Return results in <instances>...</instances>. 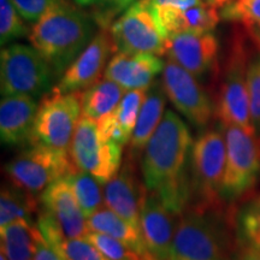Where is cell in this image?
I'll return each mask as SVG.
<instances>
[{"label":"cell","instance_id":"1","mask_svg":"<svg viewBox=\"0 0 260 260\" xmlns=\"http://www.w3.org/2000/svg\"><path fill=\"white\" fill-rule=\"evenodd\" d=\"M193 144L187 123L175 111L167 110L142 153L141 174L146 188L157 194L176 217L183 214L191 201Z\"/></svg>","mask_w":260,"mask_h":260},{"label":"cell","instance_id":"22","mask_svg":"<svg viewBox=\"0 0 260 260\" xmlns=\"http://www.w3.org/2000/svg\"><path fill=\"white\" fill-rule=\"evenodd\" d=\"M37 225L41 235L65 260H109L87 237H67L44 211H39Z\"/></svg>","mask_w":260,"mask_h":260},{"label":"cell","instance_id":"7","mask_svg":"<svg viewBox=\"0 0 260 260\" xmlns=\"http://www.w3.org/2000/svg\"><path fill=\"white\" fill-rule=\"evenodd\" d=\"M222 126L226 144V164L220 198L225 203H235L248 194L258 182L260 135L240 125Z\"/></svg>","mask_w":260,"mask_h":260},{"label":"cell","instance_id":"32","mask_svg":"<svg viewBox=\"0 0 260 260\" xmlns=\"http://www.w3.org/2000/svg\"><path fill=\"white\" fill-rule=\"evenodd\" d=\"M109 260H142L134 249L124 243L102 233L89 232L86 236Z\"/></svg>","mask_w":260,"mask_h":260},{"label":"cell","instance_id":"29","mask_svg":"<svg viewBox=\"0 0 260 260\" xmlns=\"http://www.w3.org/2000/svg\"><path fill=\"white\" fill-rule=\"evenodd\" d=\"M146 90L147 89L126 90L124 96L112 111L117 122L119 123V125L122 126L130 140H132V135L134 133L136 122H138L139 112L142 103H144Z\"/></svg>","mask_w":260,"mask_h":260},{"label":"cell","instance_id":"8","mask_svg":"<svg viewBox=\"0 0 260 260\" xmlns=\"http://www.w3.org/2000/svg\"><path fill=\"white\" fill-rule=\"evenodd\" d=\"M5 165L9 183L31 194L42 193L74 170L69 152L31 144Z\"/></svg>","mask_w":260,"mask_h":260},{"label":"cell","instance_id":"13","mask_svg":"<svg viewBox=\"0 0 260 260\" xmlns=\"http://www.w3.org/2000/svg\"><path fill=\"white\" fill-rule=\"evenodd\" d=\"M116 51L115 41L110 29L100 30L82 53L65 70L63 76L51 92L65 94L81 92L98 82L109 64L113 52Z\"/></svg>","mask_w":260,"mask_h":260},{"label":"cell","instance_id":"3","mask_svg":"<svg viewBox=\"0 0 260 260\" xmlns=\"http://www.w3.org/2000/svg\"><path fill=\"white\" fill-rule=\"evenodd\" d=\"M235 243L222 206L190 205L180 217L169 260H234Z\"/></svg>","mask_w":260,"mask_h":260},{"label":"cell","instance_id":"30","mask_svg":"<svg viewBox=\"0 0 260 260\" xmlns=\"http://www.w3.org/2000/svg\"><path fill=\"white\" fill-rule=\"evenodd\" d=\"M23 18L11 0H0V44L5 46L16 39L29 35Z\"/></svg>","mask_w":260,"mask_h":260},{"label":"cell","instance_id":"11","mask_svg":"<svg viewBox=\"0 0 260 260\" xmlns=\"http://www.w3.org/2000/svg\"><path fill=\"white\" fill-rule=\"evenodd\" d=\"M110 31L117 52L152 53L167 52L168 38L162 32L148 0H139L113 22Z\"/></svg>","mask_w":260,"mask_h":260},{"label":"cell","instance_id":"31","mask_svg":"<svg viewBox=\"0 0 260 260\" xmlns=\"http://www.w3.org/2000/svg\"><path fill=\"white\" fill-rule=\"evenodd\" d=\"M254 41L256 44V52H253V53L251 52V56H249L248 69H247V86H248L252 124L256 134L260 135V45L255 39Z\"/></svg>","mask_w":260,"mask_h":260},{"label":"cell","instance_id":"40","mask_svg":"<svg viewBox=\"0 0 260 260\" xmlns=\"http://www.w3.org/2000/svg\"><path fill=\"white\" fill-rule=\"evenodd\" d=\"M76 4H79L80 6H89L93 4H96L98 0H74Z\"/></svg>","mask_w":260,"mask_h":260},{"label":"cell","instance_id":"38","mask_svg":"<svg viewBox=\"0 0 260 260\" xmlns=\"http://www.w3.org/2000/svg\"><path fill=\"white\" fill-rule=\"evenodd\" d=\"M237 260H260V253L251 249H242V254Z\"/></svg>","mask_w":260,"mask_h":260},{"label":"cell","instance_id":"16","mask_svg":"<svg viewBox=\"0 0 260 260\" xmlns=\"http://www.w3.org/2000/svg\"><path fill=\"white\" fill-rule=\"evenodd\" d=\"M175 217L157 194L146 191L140 210V228L147 249L155 260H169L176 230Z\"/></svg>","mask_w":260,"mask_h":260},{"label":"cell","instance_id":"21","mask_svg":"<svg viewBox=\"0 0 260 260\" xmlns=\"http://www.w3.org/2000/svg\"><path fill=\"white\" fill-rule=\"evenodd\" d=\"M167 99L168 96L162 87L161 80H155L146 90L144 103L140 109L138 122L130 140L128 153L130 157L138 159L140 154L144 153L146 146L164 116Z\"/></svg>","mask_w":260,"mask_h":260},{"label":"cell","instance_id":"15","mask_svg":"<svg viewBox=\"0 0 260 260\" xmlns=\"http://www.w3.org/2000/svg\"><path fill=\"white\" fill-rule=\"evenodd\" d=\"M146 191L145 183L140 181L136 159L128 154L121 170L105 184L104 201L107 209L141 232L140 210Z\"/></svg>","mask_w":260,"mask_h":260},{"label":"cell","instance_id":"41","mask_svg":"<svg viewBox=\"0 0 260 260\" xmlns=\"http://www.w3.org/2000/svg\"><path fill=\"white\" fill-rule=\"evenodd\" d=\"M249 31H251V34L253 35V38L255 39L256 40V42H258V44L260 45V29L259 30H256V31H253V30H251V29H248Z\"/></svg>","mask_w":260,"mask_h":260},{"label":"cell","instance_id":"33","mask_svg":"<svg viewBox=\"0 0 260 260\" xmlns=\"http://www.w3.org/2000/svg\"><path fill=\"white\" fill-rule=\"evenodd\" d=\"M63 0H11L16 10L28 23H37L42 16Z\"/></svg>","mask_w":260,"mask_h":260},{"label":"cell","instance_id":"12","mask_svg":"<svg viewBox=\"0 0 260 260\" xmlns=\"http://www.w3.org/2000/svg\"><path fill=\"white\" fill-rule=\"evenodd\" d=\"M161 83L168 99L187 121L201 129L209 125L214 105L197 77L168 59L162 70Z\"/></svg>","mask_w":260,"mask_h":260},{"label":"cell","instance_id":"39","mask_svg":"<svg viewBox=\"0 0 260 260\" xmlns=\"http://www.w3.org/2000/svg\"><path fill=\"white\" fill-rule=\"evenodd\" d=\"M207 2H209L211 5L216 6V8L218 9V8H223V6L225 5L226 3L232 2V0H207Z\"/></svg>","mask_w":260,"mask_h":260},{"label":"cell","instance_id":"42","mask_svg":"<svg viewBox=\"0 0 260 260\" xmlns=\"http://www.w3.org/2000/svg\"><path fill=\"white\" fill-rule=\"evenodd\" d=\"M0 260H9L8 256H6V254L3 251H2V253H0Z\"/></svg>","mask_w":260,"mask_h":260},{"label":"cell","instance_id":"37","mask_svg":"<svg viewBox=\"0 0 260 260\" xmlns=\"http://www.w3.org/2000/svg\"><path fill=\"white\" fill-rule=\"evenodd\" d=\"M152 6H170V8L187 9L201 4L204 0H148Z\"/></svg>","mask_w":260,"mask_h":260},{"label":"cell","instance_id":"34","mask_svg":"<svg viewBox=\"0 0 260 260\" xmlns=\"http://www.w3.org/2000/svg\"><path fill=\"white\" fill-rule=\"evenodd\" d=\"M139 0H98L95 21L104 28L111 27V19L123 14Z\"/></svg>","mask_w":260,"mask_h":260},{"label":"cell","instance_id":"14","mask_svg":"<svg viewBox=\"0 0 260 260\" xmlns=\"http://www.w3.org/2000/svg\"><path fill=\"white\" fill-rule=\"evenodd\" d=\"M218 52V40L212 31L181 32L168 39L165 54L197 79H201L216 69Z\"/></svg>","mask_w":260,"mask_h":260},{"label":"cell","instance_id":"28","mask_svg":"<svg viewBox=\"0 0 260 260\" xmlns=\"http://www.w3.org/2000/svg\"><path fill=\"white\" fill-rule=\"evenodd\" d=\"M220 17L246 29H260V0H232L223 6Z\"/></svg>","mask_w":260,"mask_h":260},{"label":"cell","instance_id":"17","mask_svg":"<svg viewBox=\"0 0 260 260\" xmlns=\"http://www.w3.org/2000/svg\"><path fill=\"white\" fill-rule=\"evenodd\" d=\"M41 210L46 212L67 237H86L89 229L73 188L65 178L54 182L39 198Z\"/></svg>","mask_w":260,"mask_h":260},{"label":"cell","instance_id":"9","mask_svg":"<svg viewBox=\"0 0 260 260\" xmlns=\"http://www.w3.org/2000/svg\"><path fill=\"white\" fill-rule=\"evenodd\" d=\"M81 115V92L46 94L39 104L31 144L69 152Z\"/></svg>","mask_w":260,"mask_h":260},{"label":"cell","instance_id":"35","mask_svg":"<svg viewBox=\"0 0 260 260\" xmlns=\"http://www.w3.org/2000/svg\"><path fill=\"white\" fill-rule=\"evenodd\" d=\"M98 123V130H99L100 135L106 141H115L117 144L125 146L130 142V138L125 134L124 130L117 122L116 117L113 116L112 112L107 113L103 118H100Z\"/></svg>","mask_w":260,"mask_h":260},{"label":"cell","instance_id":"5","mask_svg":"<svg viewBox=\"0 0 260 260\" xmlns=\"http://www.w3.org/2000/svg\"><path fill=\"white\" fill-rule=\"evenodd\" d=\"M249 56L251 50L247 38L241 32H236L224 61L214 113L224 125H240L247 130H254L247 86Z\"/></svg>","mask_w":260,"mask_h":260},{"label":"cell","instance_id":"23","mask_svg":"<svg viewBox=\"0 0 260 260\" xmlns=\"http://www.w3.org/2000/svg\"><path fill=\"white\" fill-rule=\"evenodd\" d=\"M41 233L37 223L18 219L0 226L2 251L9 260H32Z\"/></svg>","mask_w":260,"mask_h":260},{"label":"cell","instance_id":"24","mask_svg":"<svg viewBox=\"0 0 260 260\" xmlns=\"http://www.w3.org/2000/svg\"><path fill=\"white\" fill-rule=\"evenodd\" d=\"M126 90L118 83L104 77L81 93L82 116L99 121L118 105Z\"/></svg>","mask_w":260,"mask_h":260},{"label":"cell","instance_id":"18","mask_svg":"<svg viewBox=\"0 0 260 260\" xmlns=\"http://www.w3.org/2000/svg\"><path fill=\"white\" fill-rule=\"evenodd\" d=\"M164 67L165 63L157 54L118 52L110 59L104 77L125 90L147 89L158 75L162 74Z\"/></svg>","mask_w":260,"mask_h":260},{"label":"cell","instance_id":"27","mask_svg":"<svg viewBox=\"0 0 260 260\" xmlns=\"http://www.w3.org/2000/svg\"><path fill=\"white\" fill-rule=\"evenodd\" d=\"M64 178L73 188L75 197L87 219L100 210L104 200V193L100 187L102 183L95 177H93L88 172L75 168Z\"/></svg>","mask_w":260,"mask_h":260},{"label":"cell","instance_id":"26","mask_svg":"<svg viewBox=\"0 0 260 260\" xmlns=\"http://www.w3.org/2000/svg\"><path fill=\"white\" fill-rule=\"evenodd\" d=\"M234 223L236 241L242 249L260 253V195L243 205Z\"/></svg>","mask_w":260,"mask_h":260},{"label":"cell","instance_id":"10","mask_svg":"<svg viewBox=\"0 0 260 260\" xmlns=\"http://www.w3.org/2000/svg\"><path fill=\"white\" fill-rule=\"evenodd\" d=\"M124 146L102 138L94 119L81 117L75 130L69 153L79 170L88 172L102 184H106L122 167Z\"/></svg>","mask_w":260,"mask_h":260},{"label":"cell","instance_id":"2","mask_svg":"<svg viewBox=\"0 0 260 260\" xmlns=\"http://www.w3.org/2000/svg\"><path fill=\"white\" fill-rule=\"evenodd\" d=\"M94 21L63 0L32 25L29 41L51 65L54 77L60 79L95 37Z\"/></svg>","mask_w":260,"mask_h":260},{"label":"cell","instance_id":"6","mask_svg":"<svg viewBox=\"0 0 260 260\" xmlns=\"http://www.w3.org/2000/svg\"><path fill=\"white\" fill-rule=\"evenodd\" d=\"M53 70L32 46L12 44L0 54L2 95H27L34 99L51 92Z\"/></svg>","mask_w":260,"mask_h":260},{"label":"cell","instance_id":"4","mask_svg":"<svg viewBox=\"0 0 260 260\" xmlns=\"http://www.w3.org/2000/svg\"><path fill=\"white\" fill-rule=\"evenodd\" d=\"M225 164L226 144L222 124L204 129L191 147L190 205L220 206Z\"/></svg>","mask_w":260,"mask_h":260},{"label":"cell","instance_id":"19","mask_svg":"<svg viewBox=\"0 0 260 260\" xmlns=\"http://www.w3.org/2000/svg\"><path fill=\"white\" fill-rule=\"evenodd\" d=\"M38 109L37 99L31 96H3L0 103V136L3 144L30 145Z\"/></svg>","mask_w":260,"mask_h":260},{"label":"cell","instance_id":"36","mask_svg":"<svg viewBox=\"0 0 260 260\" xmlns=\"http://www.w3.org/2000/svg\"><path fill=\"white\" fill-rule=\"evenodd\" d=\"M32 260H65L59 252L54 248L51 243H48L44 236L39 239L37 249H35Z\"/></svg>","mask_w":260,"mask_h":260},{"label":"cell","instance_id":"25","mask_svg":"<svg viewBox=\"0 0 260 260\" xmlns=\"http://www.w3.org/2000/svg\"><path fill=\"white\" fill-rule=\"evenodd\" d=\"M35 213H39V204L34 194L11 183L3 186L0 193V226L18 219L34 222Z\"/></svg>","mask_w":260,"mask_h":260},{"label":"cell","instance_id":"20","mask_svg":"<svg viewBox=\"0 0 260 260\" xmlns=\"http://www.w3.org/2000/svg\"><path fill=\"white\" fill-rule=\"evenodd\" d=\"M152 9L162 32L168 39L181 32L212 31L220 19L217 8L209 2L187 9L170 6H152Z\"/></svg>","mask_w":260,"mask_h":260}]
</instances>
